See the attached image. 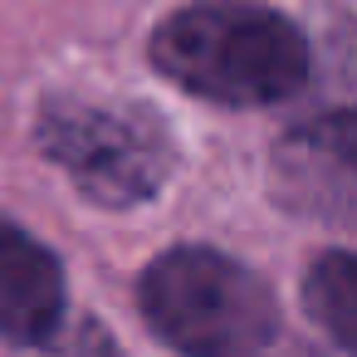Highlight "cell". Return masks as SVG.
<instances>
[{
	"label": "cell",
	"mask_w": 357,
	"mask_h": 357,
	"mask_svg": "<svg viewBox=\"0 0 357 357\" xmlns=\"http://www.w3.org/2000/svg\"><path fill=\"white\" fill-rule=\"evenodd\" d=\"M40 147L98 206L147 201L172 162V147L152 113L89 103V98H45Z\"/></svg>",
	"instance_id": "obj_3"
},
{
	"label": "cell",
	"mask_w": 357,
	"mask_h": 357,
	"mask_svg": "<svg viewBox=\"0 0 357 357\" xmlns=\"http://www.w3.org/2000/svg\"><path fill=\"white\" fill-rule=\"evenodd\" d=\"M64 318V269L59 259L0 215V337L40 347L59 333Z\"/></svg>",
	"instance_id": "obj_5"
},
{
	"label": "cell",
	"mask_w": 357,
	"mask_h": 357,
	"mask_svg": "<svg viewBox=\"0 0 357 357\" xmlns=\"http://www.w3.org/2000/svg\"><path fill=\"white\" fill-rule=\"evenodd\" d=\"M303 308L342 352L357 357V250H328L308 264Z\"/></svg>",
	"instance_id": "obj_6"
},
{
	"label": "cell",
	"mask_w": 357,
	"mask_h": 357,
	"mask_svg": "<svg viewBox=\"0 0 357 357\" xmlns=\"http://www.w3.org/2000/svg\"><path fill=\"white\" fill-rule=\"evenodd\" d=\"M269 191L289 215L357 235V108L284 132L269 152Z\"/></svg>",
	"instance_id": "obj_4"
},
{
	"label": "cell",
	"mask_w": 357,
	"mask_h": 357,
	"mask_svg": "<svg viewBox=\"0 0 357 357\" xmlns=\"http://www.w3.org/2000/svg\"><path fill=\"white\" fill-rule=\"evenodd\" d=\"M152 64L220 108H269L303 89L308 40L259 0H191L152 35Z\"/></svg>",
	"instance_id": "obj_1"
},
{
	"label": "cell",
	"mask_w": 357,
	"mask_h": 357,
	"mask_svg": "<svg viewBox=\"0 0 357 357\" xmlns=\"http://www.w3.org/2000/svg\"><path fill=\"white\" fill-rule=\"evenodd\" d=\"M142 318L186 357H264L279 337L269 284L211 245H176L142 269Z\"/></svg>",
	"instance_id": "obj_2"
}]
</instances>
